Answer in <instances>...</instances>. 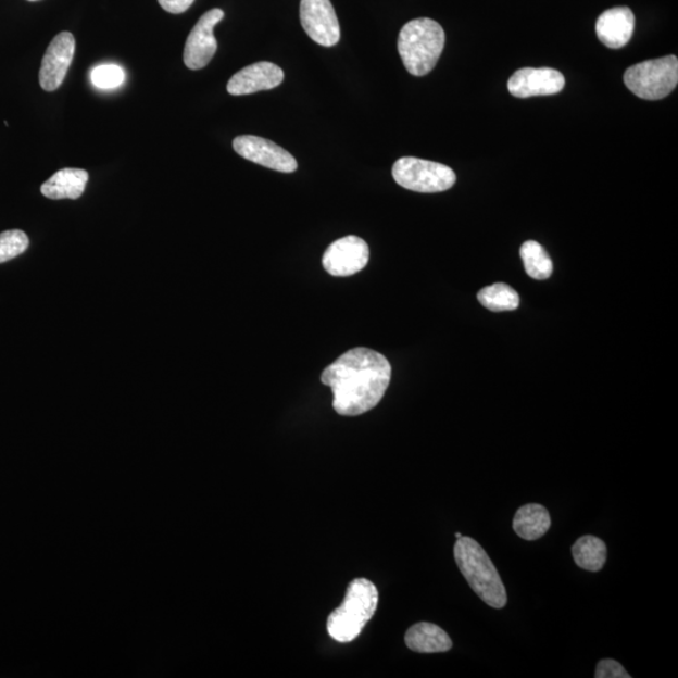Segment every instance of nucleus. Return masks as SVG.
I'll return each mask as SVG.
<instances>
[{
  "label": "nucleus",
  "instance_id": "obj_1",
  "mask_svg": "<svg viewBox=\"0 0 678 678\" xmlns=\"http://www.w3.org/2000/svg\"><path fill=\"white\" fill-rule=\"evenodd\" d=\"M392 368L374 350H350L322 374V382L334 392V409L341 416H359L375 409L391 382Z\"/></svg>",
  "mask_w": 678,
  "mask_h": 678
},
{
  "label": "nucleus",
  "instance_id": "obj_2",
  "mask_svg": "<svg viewBox=\"0 0 678 678\" xmlns=\"http://www.w3.org/2000/svg\"><path fill=\"white\" fill-rule=\"evenodd\" d=\"M454 555L460 572L481 601L492 608H504L507 595L503 580L482 547L473 538L462 537L457 539Z\"/></svg>",
  "mask_w": 678,
  "mask_h": 678
},
{
  "label": "nucleus",
  "instance_id": "obj_3",
  "mask_svg": "<svg viewBox=\"0 0 678 678\" xmlns=\"http://www.w3.org/2000/svg\"><path fill=\"white\" fill-rule=\"evenodd\" d=\"M378 605V591L371 580L359 578L347 588L341 605L330 613L327 631L339 643L357 639L362 629L374 617Z\"/></svg>",
  "mask_w": 678,
  "mask_h": 678
},
{
  "label": "nucleus",
  "instance_id": "obj_4",
  "mask_svg": "<svg viewBox=\"0 0 678 678\" xmlns=\"http://www.w3.org/2000/svg\"><path fill=\"white\" fill-rule=\"evenodd\" d=\"M445 47V32L438 22L418 18L403 26L399 53L411 75L423 77L435 68Z\"/></svg>",
  "mask_w": 678,
  "mask_h": 678
},
{
  "label": "nucleus",
  "instance_id": "obj_5",
  "mask_svg": "<svg viewBox=\"0 0 678 678\" xmlns=\"http://www.w3.org/2000/svg\"><path fill=\"white\" fill-rule=\"evenodd\" d=\"M628 90L643 100L665 99L678 84V60L676 55L637 63L625 74Z\"/></svg>",
  "mask_w": 678,
  "mask_h": 678
},
{
  "label": "nucleus",
  "instance_id": "obj_6",
  "mask_svg": "<svg viewBox=\"0 0 678 678\" xmlns=\"http://www.w3.org/2000/svg\"><path fill=\"white\" fill-rule=\"evenodd\" d=\"M395 183L416 192H442L454 187L456 175L447 165L416 158H402L392 167Z\"/></svg>",
  "mask_w": 678,
  "mask_h": 678
},
{
  "label": "nucleus",
  "instance_id": "obj_7",
  "mask_svg": "<svg viewBox=\"0 0 678 678\" xmlns=\"http://www.w3.org/2000/svg\"><path fill=\"white\" fill-rule=\"evenodd\" d=\"M233 148L239 156L279 173L290 174L298 168L297 160L287 150L260 136H238Z\"/></svg>",
  "mask_w": 678,
  "mask_h": 678
},
{
  "label": "nucleus",
  "instance_id": "obj_8",
  "mask_svg": "<svg viewBox=\"0 0 678 678\" xmlns=\"http://www.w3.org/2000/svg\"><path fill=\"white\" fill-rule=\"evenodd\" d=\"M223 18L224 12L219 8H214L206 12L190 32L184 50V63L189 70L204 68L213 60L217 51L214 28Z\"/></svg>",
  "mask_w": 678,
  "mask_h": 678
},
{
  "label": "nucleus",
  "instance_id": "obj_9",
  "mask_svg": "<svg viewBox=\"0 0 678 678\" xmlns=\"http://www.w3.org/2000/svg\"><path fill=\"white\" fill-rule=\"evenodd\" d=\"M301 22L305 34L323 47H334L341 39V27L330 0H302Z\"/></svg>",
  "mask_w": 678,
  "mask_h": 678
},
{
  "label": "nucleus",
  "instance_id": "obj_10",
  "mask_svg": "<svg viewBox=\"0 0 678 678\" xmlns=\"http://www.w3.org/2000/svg\"><path fill=\"white\" fill-rule=\"evenodd\" d=\"M369 261V248L365 240L350 236L330 244L323 255V266L334 277H351L361 272Z\"/></svg>",
  "mask_w": 678,
  "mask_h": 678
},
{
  "label": "nucleus",
  "instance_id": "obj_11",
  "mask_svg": "<svg viewBox=\"0 0 678 678\" xmlns=\"http://www.w3.org/2000/svg\"><path fill=\"white\" fill-rule=\"evenodd\" d=\"M76 40L70 32L56 35L48 46L39 71V84L46 92L59 90L74 61Z\"/></svg>",
  "mask_w": 678,
  "mask_h": 678
},
{
  "label": "nucleus",
  "instance_id": "obj_12",
  "mask_svg": "<svg viewBox=\"0 0 678 678\" xmlns=\"http://www.w3.org/2000/svg\"><path fill=\"white\" fill-rule=\"evenodd\" d=\"M565 78L553 68H522L508 79L507 88L514 97L551 96L563 91Z\"/></svg>",
  "mask_w": 678,
  "mask_h": 678
},
{
  "label": "nucleus",
  "instance_id": "obj_13",
  "mask_svg": "<svg viewBox=\"0 0 678 678\" xmlns=\"http://www.w3.org/2000/svg\"><path fill=\"white\" fill-rule=\"evenodd\" d=\"M282 80H285V72L277 64L258 62L234 75L226 86V90L231 96L252 95L273 90V88L280 86Z\"/></svg>",
  "mask_w": 678,
  "mask_h": 678
},
{
  "label": "nucleus",
  "instance_id": "obj_14",
  "mask_svg": "<svg viewBox=\"0 0 678 678\" xmlns=\"http://www.w3.org/2000/svg\"><path fill=\"white\" fill-rule=\"evenodd\" d=\"M601 42L613 50L625 47L635 32V14L627 7L612 8L600 15L595 24Z\"/></svg>",
  "mask_w": 678,
  "mask_h": 678
},
{
  "label": "nucleus",
  "instance_id": "obj_15",
  "mask_svg": "<svg viewBox=\"0 0 678 678\" xmlns=\"http://www.w3.org/2000/svg\"><path fill=\"white\" fill-rule=\"evenodd\" d=\"M88 173L83 168L67 167L60 170L50 177L40 188V192L48 199L76 200L83 197L88 183Z\"/></svg>",
  "mask_w": 678,
  "mask_h": 678
},
{
  "label": "nucleus",
  "instance_id": "obj_16",
  "mask_svg": "<svg viewBox=\"0 0 678 678\" xmlns=\"http://www.w3.org/2000/svg\"><path fill=\"white\" fill-rule=\"evenodd\" d=\"M405 642L411 651L418 653H440L452 649V641L442 628L429 622H419L409 629Z\"/></svg>",
  "mask_w": 678,
  "mask_h": 678
},
{
  "label": "nucleus",
  "instance_id": "obj_17",
  "mask_svg": "<svg viewBox=\"0 0 678 678\" xmlns=\"http://www.w3.org/2000/svg\"><path fill=\"white\" fill-rule=\"evenodd\" d=\"M513 528L520 538L537 540L551 528V515L543 505H524L515 514Z\"/></svg>",
  "mask_w": 678,
  "mask_h": 678
},
{
  "label": "nucleus",
  "instance_id": "obj_18",
  "mask_svg": "<svg viewBox=\"0 0 678 678\" xmlns=\"http://www.w3.org/2000/svg\"><path fill=\"white\" fill-rule=\"evenodd\" d=\"M572 554L578 567L589 572H599L607 560V547L600 538L585 536L572 547Z\"/></svg>",
  "mask_w": 678,
  "mask_h": 678
},
{
  "label": "nucleus",
  "instance_id": "obj_19",
  "mask_svg": "<svg viewBox=\"0 0 678 678\" xmlns=\"http://www.w3.org/2000/svg\"><path fill=\"white\" fill-rule=\"evenodd\" d=\"M520 256L530 278L543 280L552 276L553 262L551 256L537 241H526L520 248Z\"/></svg>",
  "mask_w": 678,
  "mask_h": 678
},
{
  "label": "nucleus",
  "instance_id": "obj_20",
  "mask_svg": "<svg viewBox=\"0 0 678 678\" xmlns=\"http://www.w3.org/2000/svg\"><path fill=\"white\" fill-rule=\"evenodd\" d=\"M478 300L492 312L514 311L518 309L520 303L519 294L515 292V289L503 285V282L482 288L478 294Z\"/></svg>",
  "mask_w": 678,
  "mask_h": 678
},
{
  "label": "nucleus",
  "instance_id": "obj_21",
  "mask_svg": "<svg viewBox=\"0 0 678 678\" xmlns=\"http://www.w3.org/2000/svg\"><path fill=\"white\" fill-rule=\"evenodd\" d=\"M29 247L27 234L22 230H7L0 234V263L14 260Z\"/></svg>",
  "mask_w": 678,
  "mask_h": 678
},
{
  "label": "nucleus",
  "instance_id": "obj_22",
  "mask_svg": "<svg viewBox=\"0 0 678 678\" xmlns=\"http://www.w3.org/2000/svg\"><path fill=\"white\" fill-rule=\"evenodd\" d=\"M92 84L101 90H112L125 83V71L117 64H101L91 74Z\"/></svg>",
  "mask_w": 678,
  "mask_h": 678
},
{
  "label": "nucleus",
  "instance_id": "obj_23",
  "mask_svg": "<svg viewBox=\"0 0 678 678\" xmlns=\"http://www.w3.org/2000/svg\"><path fill=\"white\" fill-rule=\"evenodd\" d=\"M594 676L595 678H631L624 666L613 660H602L597 666Z\"/></svg>",
  "mask_w": 678,
  "mask_h": 678
},
{
  "label": "nucleus",
  "instance_id": "obj_24",
  "mask_svg": "<svg viewBox=\"0 0 678 678\" xmlns=\"http://www.w3.org/2000/svg\"><path fill=\"white\" fill-rule=\"evenodd\" d=\"M196 0H159V4L164 11L172 14L187 12Z\"/></svg>",
  "mask_w": 678,
  "mask_h": 678
},
{
  "label": "nucleus",
  "instance_id": "obj_25",
  "mask_svg": "<svg viewBox=\"0 0 678 678\" xmlns=\"http://www.w3.org/2000/svg\"><path fill=\"white\" fill-rule=\"evenodd\" d=\"M462 537H463V536H462V535H460V532H456V538H457V539H459V538H462Z\"/></svg>",
  "mask_w": 678,
  "mask_h": 678
},
{
  "label": "nucleus",
  "instance_id": "obj_26",
  "mask_svg": "<svg viewBox=\"0 0 678 678\" xmlns=\"http://www.w3.org/2000/svg\"><path fill=\"white\" fill-rule=\"evenodd\" d=\"M29 2H36V0H29Z\"/></svg>",
  "mask_w": 678,
  "mask_h": 678
}]
</instances>
